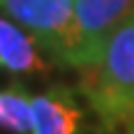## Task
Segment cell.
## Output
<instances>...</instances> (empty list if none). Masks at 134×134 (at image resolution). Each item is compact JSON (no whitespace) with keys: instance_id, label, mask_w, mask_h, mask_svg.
I'll return each instance as SVG.
<instances>
[{"instance_id":"obj_7","label":"cell","mask_w":134,"mask_h":134,"mask_svg":"<svg viewBox=\"0 0 134 134\" xmlns=\"http://www.w3.org/2000/svg\"><path fill=\"white\" fill-rule=\"evenodd\" d=\"M15 90H20L18 72L0 60V92H15Z\"/></svg>"},{"instance_id":"obj_2","label":"cell","mask_w":134,"mask_h":134,"mask_svg":"<svg viewBox=\"0 0 134 134\" xmlns=\"http://www.w3.org/2000/svg\"><path fill=\"white\" fill-rule=\"evenodd\" d=\"M102 85L92 94L99 114L134 109V15L119 23L102 45Z\"/></svg>"},{"instance_id":"obj_1","label":"cell","mask_w":134,"mask_h":134,"mask_svg":"<svg viewBox=\"0 0 134 134\" xmlns=\"http://www.w3.org/2000/svg\"><path fill=\"white\" fill-rule=\"evenodd\" d=\"M0 10L25 25L60 65H72L77 47L75 0H0Z\"/></svg>"},{"instance_id":"obj_5","label":"cell","mask_w":134,"mask_h":134,"mask_svg":"<svg viewBox=\"0 0 134 134\" xmlns=\"http://www.w3.org/2000/svg\"><path fill=\"white\" fill-rule=\"evenodd\" d=\"M0 60L18 75H42L52 72V65L40 55L37 40L18 30L13 23L0 18Z\"/></svg>"},{"instance_id":"obj_6","label":"cell","mask_w":134,"mask_h":134,"mask_svg":"<svg viewBox=\"0 0 134 134\" xmlns=\"http://www.w3.org/2000/svg\"><path fill=\"white\" fill-rule=\"evenodd\" d=\"M0 129L13 134L32 132V107L20 90L0 92Z\"/></svg>"},{"instance_id":"obj_4","label":"cell","mask_w":134,"mask_h":134,"mask_svg":"<svg viewBox=\"0 0 134 134\" xmlns=\"http://www.w3.org/2000/svg\"><path fill=\"white\" fill-rule=\"evenodd\" d=\"M32 107V134H77L82 112L67 99V92L55 87L50 94L30 99Z\"/></svg>"},{"instance_id":"obj_3","label":"cell","mask_w":134,"mask_h":134,"mask_svg":"<svg viewBox=\"0 0 134 134\" xmlns=\"http://www.w3.org/2000/svg\"><path fill=\"white\" fill-rule=\"evenodd\" d=\"M134 15V0H75L77 47L72 65L99 62L102 45L119 23Z\"/></svg>"}]
</instances>
